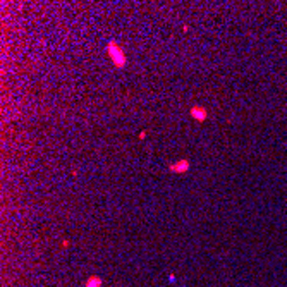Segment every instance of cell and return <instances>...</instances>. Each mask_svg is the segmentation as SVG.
I'll list each match as a JSON object with an SVG mask.
<instances>
[{
    "label": "cell",
    "mask_w": 287,
    "mask_h": 287,
    "mask_svg": "<svg viewBox=\"0 0 287 287\" xmlns=\"http://www.w3.org/2000/svg\"><path fill=\"white\" fill-rule=\"evenodd\" d=\"M139 138H141V139H145V138H146V131H141V133H139Z\"/></svg>",
    "instance_id": "5b68a950"
},
{
    "label": "cell",
    "mask_w": 287,
    "mask_h": 287,
    "mask_svg": "<svg viewBox=\"0 0 287 287\" xmlns=\"http://www.w3.org/2000/svg\"><path fill=\"white\" fill-rule=\"evenodd\" d=\"M107 53H108V57H110V60L113 62V65L115 67H124L126 65V53H124V50H122V47H120L117 42H108L107 43Z\"/></svg>",
    "instance_id": "6da1fadb"
},
{
    "label": "cell",
    "mask_w": 287,
    "mask_h": 287,
    "mask_svg": "<svg viewBox=\"0 0 287 287\" xmlns=\"http://www.w3.org/2000/svg\"><path fill=\"white\" fill-rule=\"evenodd\" d=\"M189 113H191L193 119H196V120H205L206 119V108H205V107H199V105L191 107Z\"/></svg>",
    "instance_id": "3957f363"
},
{
    "label": "cell",
    "mask_w": 287,
    "mask_h": 287,
    "mask_svg": "<svg viewBox=\"0 0 287 287\" xmlns=\"http://www.w3.org/2000/svg\"><path fill=\"white\" fill-rule=\"evenodd\" d=\"M168 168H170L172 172H175V174H184L186 170H189V160L188 158H181V160L170 163V167Z\"/></svg>",
    "instance_id": "7a4b0ae2"
},
{
    "label": "cell",
    "mask_w": 287,
    "mask_h": 287,
    "mask_svg": "<svg viewBox=\"0 0 287 287\" xmlns=\"http://www.w3.org/2000/svg\"><path fill=\"white\" fill-rule=\"evenodd\" d=\"M86 287H102V279L100 277H90Z\"/></svg>",
    "instance_id": "277c9868"
}]
</instances>
